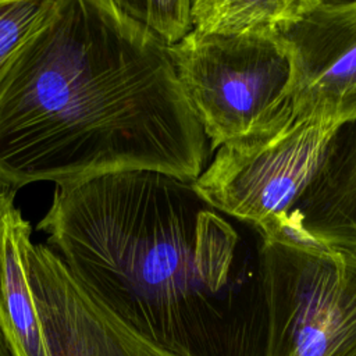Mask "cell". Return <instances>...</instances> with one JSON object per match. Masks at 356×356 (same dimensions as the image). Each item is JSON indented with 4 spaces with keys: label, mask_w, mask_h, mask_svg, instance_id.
<instances>
[{
    "label": "cell",
    "mask_w": 356,
    "mask_h": 356,
    "mask_svg": "<svg viewBox=\"0 0 356 356\" xmlns=\"http://www.w3.org/2000/svg\"><path fill=\"white\" fill-rule=\"evenodd\" d=\"M53 4L54 0L0 1V83L17 53Z\"/></svg>",
    "instance_id": "obj_11"
},
{
    "label": "cell",
    "mask_w": 356,
    "mask_h": 356,
    "mask_svg": "<svg viewBox=\"0 0 356 356\" xmlns=\"http://www.w3.org/2000/svg\"><path fill=\"white\" fill-rule=\"evenodd\" d=\"M31 232L29 221L10 204L0 217V321L15 356H47L24 260Z\"/></svg>",
    "instance_id": "obj_9"
},
{
    "label": "cell",
    "mask_w": 356,
    "mask_h": 356,
    "mask_svg": "<svg viewBox=\"0 0 356 356\" xmlns=\"http://www.w3.org/2000/svg\"><path fill=\"white\" fill-rule=\"evenodd\" d=\"M278 36L292 58L293 111L331 124L356 118V1L305 0Z\"/></svg>",
    "instance_id": "obj_6"
},
{
    "label": "cell",
    "mask_w": 356,
    "mask_h": 356,
    "mask_svg": "<svg viewBox=\"0 0 356 356\" xmlns=\"http://www.w3.org/2000/svg\"><path fill=\"white\" fill-rule=\"evenodd\" d=\"M0 356H15L11 349L10 339L1 325V321H0Z\"/></svg>",
    "instance_id": "obj_14"
},
{
    "label": "cell",
    "mask_w": 356,
    "mask_h": 356,
    "mask_svg": "<svg viewBox=\"0 0 356 356\" xmlns=\"http://www.w3.org/2000/svg\"><path fill=\"white\" fill-rule=\"evenodd\" d=\"M38 229L103 306L177 356H266L261 232L139 170L56 186Z\"/></svg>",
    "instance_id": "obj_1"
},
{
    "label": "cell",
    "mask_w": 356,
    "mask_h": 356,
    "mask_svg": "<svg viewBox=\"0 0 356 356\" xmlns=\"http://www.w3.org/2000/svg\"><path fill=\"white\" fill-rule=\"evenodd\" d=\"M305 0H195L193 29L229 36H278Z\"/></svg>",
    "instance_id": "obj_10"
},
{
    "label": "cell",
    "mask_w": 356,
    "mask_h": 356,
    "mask_svg": "<svg viewBox=\"0 0 356 356\" xmlns=\"http://www.w3.org/2000/svg\"><path fill=\"white\" fill-rule=\"evenodd\" d=\"M266 356H356V250L261 235Z\"/></svg>",
    "instance_id": "obj_4"
},
{
    "label": "cell",
    "mask_w": 356,
    "mask_h": 356,
    "mask_svg": "<svg viewBox=\"0 0 356 356\" xmlns=\"http://www.w3.org/2000/svg\"><path fill=\"white\" fill-rule=\"evenodd\" d=\"M24 260L47 356H177L97 302L47 245L26 238Z\"/></svg>",
    "instance_id": "obj_7"
},
{
    "label": "cell",
    "mask_w": 356,
    "mask_h": 356,
    "mask_svg": "<svg viewBox=\"0 0 356 356\" xmlns=\"http://www.w3.org/2000/svg\"><path fill=\"white\" fill-rule=\"evenodd\" d=\"M211 153L170 49L114 0H54L0 83V181L150 170L195 182Z\"/></svg>",
    "instance_id": "obj_2"
},
{
    "label": "cell",
    "mask_w": 356,
    "mask_h": 356,
    "mask_svg": "<svg viewBox=\"0 0 356 356\" xmlns=\"http://www.w3.org/2000/svg\"><path fill=\"white\" fill-rule=\"evenodd\" d=\"M281 232L356 250V118L334 127Z\"/></svg>",
    "instance_id": "obj_8"
},
{
    "label": "cell",
    "mask_w": 356,
    "mask_h": 356,
    "mask_svg": "<svg viewBox=\"0 0 356 356\" xmlns=\"http://www.w3.org/2000/svg\"><path fill=\"white\" fill-rule=\"evenodd\" d=\"M211 150L271 125L292 107V58L280 36L192 29L170 47Z\"/></svg>",
    "instance_id": "obj_3"
},
{
    "label": "cell",
    "mask_w": 356,
    "mask_h": 356,
    "mask_svg": "<svg viewBox=\"0 0 356 356\" xmlns=\"http://www.w3.org/2000/svg\"><path fill=\"white\" fill-rule=\"evenodd\" d=\"M14 191H8V188L0 181V217L4 213V210L13 204Z\"/></svg>",
    "instance_id": "obj_13"
},
{
    "label": "cell",
    "mask_w": 356,
    "mask_h": 356,
    "mask_svg": "<svg viewBox=\"0 0 356 356\" xmlns=\"http://www.w3.org/2000/svg\"><path fill=\"white\" fill-rule=\"evenodd\" d=\"M335 125L292 108L271 125L221 145L195 186L221 213L261 235L278 234Z\"/></svg>",
    "instance_id": "obj_5"
},
{
    "label": "cell",
    "mask_w": 356,
    "mask_h": 356,
    "mask_svg": "<svg viewBox=\"0 0 356 356\" xmlns=\"http://www.w3.org/2000/svg\"><path fill=\"white\" fill-rule=\"evenodd\" d=\"M129 17L150 29L168 49L179 43L192 29V3L174 1H115Z\"/></svg>",
    "instance_id": "obj_12"
}]
</instances>
